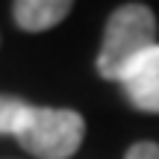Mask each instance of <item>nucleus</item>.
<instances>
[{
	"mask_svg": "<svg viewBox=\"0 0 159 159\" xmlns=\"http://www.w3.org/2000/svg\"><path fill=\"white\" fill-rule=\"evenodd\" d=\"M156 15L144 3H124L109 15L103 30V44L97 53V74L118 80L127 74L139 56L156 47Z\"/></svg>",
	"mask_w": 159,
	"mask_h": 159,
	"instance_id": "f257e3e1",
	"label": "nucleus"
},
{
	"mask_svg": "<svg viewBox=\"0 0 159 159\" xmlns=\"http://www.w3.org/2000/svg\"><path fill=\"white\" fill-rule=\"evenodd\" d=\"M85 121L74 109H50V106H30L18 127L15 139L27 153L39 159H68L83 144Z\"/></svg>",
	"mask_w": 159,
	"mask_h": 159,
	"instance_id": "f03ea898",
	"label": "nucleus"
},
{
	"mask_svg": "<svg viewBox=\"0 0 159 159\" xmlns=\"http://www.w3.org/2000/svg\"><path fill=\"white\" fill-rule=\"evenodd\" d=\"M121 89L136 109L159 115V44L127 68V74L121 77Z\"/></svg>",
	"mask_w": 159,
	"mask_h": 159,
	"instance_id": "7ed1b4c3",
	"label": "nucleus"
},
{
	"mask_svg": "<svg viewBox=\"0 0 159 159\" xmlns=\"http://www.w3.org/2000/svg\"><path fill=\"white\" fill-rule=\"evenodd\" d=\"M71 9H74L71 0H18L12 6V15L21 30L44 33V30H53L59 21H65Z\"/></svg>",
	"mask_w": 159,
	"mask_h": 159,
	"instance_id": "20e7f679",
	"label": "nucleus"
},
{
	"mask_svg": "<svg viewBox=\"0 0 159 159\" xmlns=\"http://www.w3.org/2000/svg\"><path fill=\"white\" fill-rule=\"evenodd\" d=\"M27 112H30L27 100L12 97V94H0V136H3V133H12V136H15Z\"/></svg>",
	"mask_w": 159,
	"mask_h": 159,
	"instance_id": "39448f33",
	"label": "nucleus"
},
{
	"mask_svg": "<svg viewBox=\"0 0 159 159\" xmlns=\"http://www.w3.org/2000/svg\"><path fill=\"white\" fill-rule=\"evenodd\" d=\"M124 159H159V144L156 142H136L124 153Z\"/></svg>",
	"mask_w": 159,
	"mask_h": 159,
	"instance_id": "423d86ee",
	"label": "nucleus"
}]
</instances>
